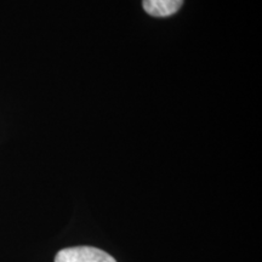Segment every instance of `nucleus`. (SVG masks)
<instances>
[{
	"label": "nucleus",
	"instance_id": "obj_2",
	"mask_svg": "<svg viewBox=\"0 0 262 262\" xmlns=\"http://www.w3.org/2000/svg\"><path fill=\"white\" fill-rule=\"evenodd\" d=\"M183 0H143V9L155 17H168L179 11Z\"/></svg>",
	"mask_w": 262,
	"mask_h": 262
},
{
	"label": "nucleus",
	"instance_id": "obj_1",
	"mask_svg": "<svg viewBox=\"0 0 262 262\" xmlns=\"http://www.w3.org/2000/svg\"><path fill=\"white\" fill-rule=\"evenodd\" d=\"M55 262H117L106 251L94 247H74L62 249Z\"/></svg>",
	"mask_w": 262,
	"mask_h": 262
}]
</instances>
